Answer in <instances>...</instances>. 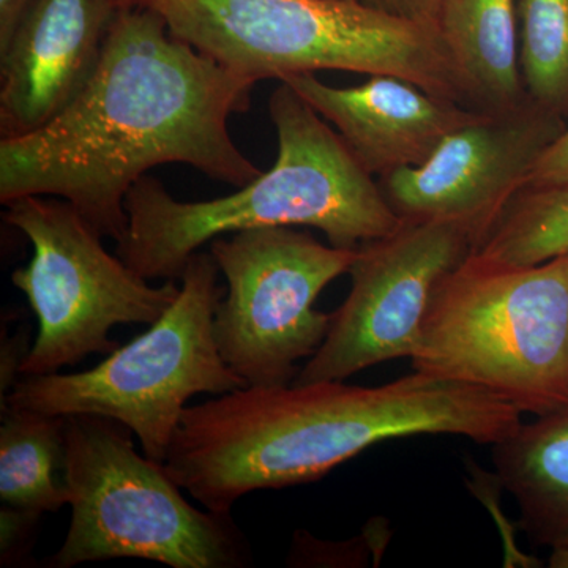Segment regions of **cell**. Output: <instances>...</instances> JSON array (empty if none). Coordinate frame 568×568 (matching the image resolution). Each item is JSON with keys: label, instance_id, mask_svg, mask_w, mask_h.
<instances>
[{"label": "cell", "instance_id": "13", "mask_svg": "<svg viewBox=\"0 0 568 568\" xmlns=\"http://www.w3.org/2000/svg\"><path fill=\"white\" fill-rule=\"evenodd\" d=\"M282 82L335 126L377 179L426 162L448 134L484 112L394 74H372L354 88H334L315 73Z\"/></svg>", "mask_w": 568, "mask_h": 568}, {"label": "cell", "instance_id": "21", "mask_svg": "<svg viewBox=\"0 0 568 568\" xmlns=\"http://www.w3.org/2000/svg\"><path fill=\"white\" fill-rule=\"evenodd\" d=\"M41 515L33 511L21 510V508H2L0 519H2V562L10 559L18 547H21L22 540L29 537L33 526L37 525Z\"/></svg>", "mask_w": 568, "mask_h": 568}, {"label": "cell", "instance_id": "9", "mask_svg": "<svg viewBox=\"0 0 568 568\" xmlns=\"http://www.w3.org/2000/svg\"><path fill=\"white\" fill-rule=\"evenodd\" d=\"M226 278L213 335L224 364L246 387L290 386L297 362L313 357L331 331L316 310L325 287L347 274L357 248L321 244L291 226L254 227L209 244Z\"/></svg>", "mask_w": 568, "mask_h": 568}, {"label": "cell", "instance_id": "22", "mask_svg": "<svg viewBox=\"0 0 568 568\" xmlns=\"http://www.w3.org/2000/svg\"><path fill=\"white\" fill-rule=\"evenodd\" d=\"M36 0H0V51L9 47Z\"/></svg>", "mask_w": 568, "mask_h": 568}, {"label": "cell", "instance_id": "12", "mask_svg": "<svg viewBox=\"0 0 568 568\" xmlns=\"http://www.w3.org/2000/svg\"><path fill=\"white\" fill-rule=\"evenodd\" d=\"M118 7L112 0H36L0 51V133L36 132L84 88Z\"/></svg>", "mask_w": 568, "mask_h": 568}, {"label": "cell", "instance_id": "2", "mask_svg": "<svg viewBox=\"0 0 568 568\" xmlns=\"http://www.w3.org/2000/svg\"><path fill=\"white\" fill-rule=\"evenodd\" d=\"M519 424L496 395L420 372L376 387H244L185 407L164 466L207 510L231 514L248 493L320 480L384 440L450 435L493 446Z\"/></svg>", "mask_w": 568, "mask_h": 568}, {"label": "cell", "instance_id": "16", "mask_svg": "<svg viewBox=\"0 0 568 568\" xmlns=\"http://www.w3.org/2000/svg\"><path fill=\"white\" fill-rule=\"evenodd\" d=\"M65 416L2 409L0 499L6 506L55 514L69 504Z\"/></svg>", "mask_w": 568, "mask_h": 568}, {"label": "cell", "instance_id": "7", "mask_svg": "<svg viewBox=\"0 0 568 568\" xmlns=\"http://www.w3.org/2000/svg\"><path fill=\"white\" fill-rule=\"evenodd\" d=\"M220 274L211 252L194 253L183 268L178 301L148 332L88 372L17 381L2 409L114 418L138 436L145 457L166 462L192 396L246 387L224 364L213 335V317L224 295Z\"/></svg>", "mask_w": 568, "mask_h": 568}, {"label": "cell", "instance_id": "1", "mask_svg": "<svg viewBox=\"0 0 568 568\" xmlns=\"http://www.w3.org/2000/svg\"><path fill=\"white\" fill-rule=\"evenodd\" d=\"M254 85L175 39L153 11L119 9L78 95L36 132L0 141V201L59 197L121 244L126 194L153 168L189 164L235 189L263 174L230 133Z\"/></svg>", "mask_w": 568, "mask_h": 568}, {"label": "cell", "instance_id": "23", "mask_svg": "<svg viewBox=\"0 0 568 568\" xmlns=\"http://www.w3.org/2000/svg\"><path fill=\"white\" fill-rule=\"evenodd\" d=\"M22 339H24V336L18 334L17 338L9 342V345L3 346L2 368H0V373H2L0 375L2 376V383H0L2 384V398L6 396V388H13L14 383H17L14 375H20L22 358L29 353V349L20 353V347L24 346Z\"/></svg>", "mask_w": 568, "mask_h": 568}, {"label": "cell", "instance_id": "17", "mask_svg": "<svg viewBox=\"0 0 568 568\" xmlns=\"http://www.w3.org/2000/svg\"><path fill=\"white\" fill-rule=\"evenodd\" d=\"M474 253L511 265L568 254V181L519 190Z\"/></svg>", "mask_w": 568, "mask_h": 568}, {"label": "cell", "instance_id": "6", "mask_svg": "<svg viewBox=\"0 0 568 568\" xmlns=\"http://www.w3.org/2000/svg\"><path fill=\"white\" fill-rule=\"evenodd\" d=\"M132 429L92 414L65 416L71 521L48 567L119 558L173 568H242L252 549L231 514L201 511L164 463L141 457Z\"/></svg>", "mask_w": 568, "mask_h": 568}, {"label": "cell", "instance_id": "24", "mask_svg": "<svg viewBox=\"0 0 568 568\" xmlns=\"http://www.w3.org/2000/svg\"><path fill=\"white\" fill-rule=\"evenodd\" d=\"M548 566L551 568H568V547L552 548Z\"/></svg>", "mask_w": 568, "mask_h": 568}, {"label": "cell", "instance_id": "5", "mask_svg": "<svg viewBox=\"0 0 568 568\" xmlns=\"http://www.w3.org/2000/svg\"><path fill=\"white\" fill-rule=\"evenodd\" d=\"M414 372L545 416L568 406V254L534 265L470 253L437 287Z\"/></svg>", "mask_w": 568, "mask_h": 568}, {"label": "cell", "instance_id": "4", "mask_svg": "<svg viewBox=\"0 0 568 568\" xmlns=\"http://www.w3.org/2000/svg\"><path fill=\"white\" fill-rule=\"evenodd\" d=\"M162 17L168 31L254 82L320 70L394 74L474 108L435 26L388 17L357 0H112Z\"/></svg>", "mask_w": 568, "mask_h": 568}, {"label": "cell", "instance_id": "14", "mask_svg": "<svg viewBox=\"0 0 568 568\" xmlns=\"http://www.w3.org/2000/svg\"><path fill=\"white\" fill-rule=\"evenodd\" d=\"M500 488L517 500L519 528L536 545L568 547V406L519 424L493 444Z\"/></svg>", "mask_w": 568, "mask_h": 568}, {"label": "cell", "instance_id": "8", "mask_svg": "<svg viewBox=\"0 0 568 568\" xmlns=\"http://www.w3.org/2000/svg\"><path fill=\"white\" fill-rule=\"evenodd\" d=\"M6 207V222L33 248L11 275L39 320L20 375H52L88 355L111 354L119 347L110 338L114 325H152L178 301L175 280L151 286L104 250L102 235L67 201L24 196Z\"/></svg>", "mask_w": 568, "mask_h": 568}, {"label": "cell", "instance_id": "15", "mask_svg": "<svg viewBox=\"0 0 568 568\" xmlns=\"http://www.w3.org/2000/svg\"><path fill=\"white\" fill-rule=\"evenodd\" d=\"M436 26L478 111H507L529 99L515 0H444Z\"/></svg>", "mask_w": 568, "mask_h": 568}, {"label": "cell", "instance_id": "18", "mask_svg": "<svg viewBox=\"0 0 568 568\" xmlns=\"http://www.w3.org/2000/svg\"><path fill=\"white\" fill-rule=\"evenodd\" d=\"M519 63L532 102L567 119L568 0H519Z\"/></svg>", "mask_w": 568, "mask_h": 568}, {"label": "cell", "instance_id": "10", "mask_svg": "<svg viewBox=\"0 0 568 568\" xmlns=\"http://www.w3.org/2000/svg\"><path fill=\"white\" fill-rule=\"evenodd\" d=\"M473 252L470 235L443 222H403L358 246L347 272L349 294L294 384L345 381L369 366L413 357L437 287Z\"/></svg>", "mask_w": 568, "mask_h": 568}, {"label": "cell", "instance_id": "3", "mask_svg": "<svg viewBox=\"0 0 568 568\" xmlns=\"http://www.w3.org/2000/svg\"><path fill=\"white\" fill-rule=\"evenodd\" d=\"M268 112L278 156L237 192L189 203L152 175L134 183L125 200L129 231L115 248L123 263L145 280H178L190 257L220 235L306 226L323 231L331 245L355 250L402 226L375 175L286 82L272 92Z\"/></svg>", "mask_w": 568, "mask_h": 568}, {"label": "cell", "instance_id": "20", "mask_svg": "<svg viewBox=\"0 0 568 568\" xmlns=\"http://www.w3.org/2000/svg\"><path fill=\"white\" fill-rule=\"evenodd\" d=\"M568 181V125L562 134L549 145L547 152L538 160L528 185H556Z\"/></svg>", "mask_w": 568, "mask_h": 568}, {"label": "cell", "instance_id": "11", "mask_svg": "<svg viewBox=\"0 0 568 568\" xmlns=\"http://www.w3.org/2000/svg\"><path fill=\"white\" fill-rule=\"evenodd\" d=\"M567 125L530 99L511 110L481 112L448 134L426 162L377 182L402 222L457 224L476 250Z\"/></svg>", "mask_w": 568, "mask_h": 568}, {"label": "cell", "instance_id": "19", "mask_svg": "<svg viewBox=\"0 0 568 568\" xmlns=\"http://www.w3.org/2000/svg\"><path fill=\"white\" fill-rule=\"evenodd\" d=\"M357 2L398 20L437 28V17L444 0H357Z\"/></svg>", "mask_w": 568, "mask_h": 568}]
</instances>
